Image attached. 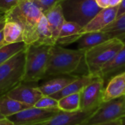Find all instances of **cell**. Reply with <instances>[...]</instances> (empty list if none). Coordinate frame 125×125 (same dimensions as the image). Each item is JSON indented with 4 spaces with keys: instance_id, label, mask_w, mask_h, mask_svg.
<instances>
[{
    "instance_id": "obj_1",
    "label": "cell",
    "mask_w": 125,
    "mask_h": 125,
    "mask_svg": "<svg viewBox=\"0 0 125 125\" xmlns=\"http://www.w3.org/2000/svg\"><path fill=\"white\" fill-rule=\"evenodd\" d=\"M42 15L34 0H21L15 7L4 16L5 20L15 21L21 26L23 42L26 45H29L36 42L37 26Z\"/></svg>"
},
{
    "instance_id": "obj_2",
    "label": "cell",
    "mask_w": 125,
    "mask_h": 125,
    "mask_svg": "<svg viewBox=\"0 0 125 125\" xmlns=\"http://www.w3.org/2000/svg\"><path fill=\"white\" fill-rule=\"evenodd\" d=\"M84 51L68 49L59 45L51 46L45 78L73 74L83 59Z\"/></svg>"
},
{
    "instance_id": "obj_3",
    "label": "cell",
    "mask_w": 125,
    "mask_h": 125,
    "mask_svg": "<svg viewBox=\"0 0 125 125\" xmlns=\"http://www.w3.org/2000/svg\"><path fill=\"white\" fill-rule=\"evenodd\" d=\"M124 42L118 38L111 39L84 52L83 61L88 74L99 76L102 68L123 48Z\"/></svg>"
},
{
    "instance_id": "obj_4",
    "label": "cell",
    "mask_w": 125,
    "mask_h": 125,
    "mask_svg": "<svg viewBox=\"0 0 125 125\" xmlns=\"http://www.w3.org/2000/svg\"><path fill=\"white\" fill-rule=\"evenodd\" d=\"M51 46L35 44L27 45L22 82L37 83L39 81L44 79Z\"/></svg>"
},
{
    "instance_id": "obj_5",
    "label": "cell",
    "mask_w": 125,
    "mask_h": 125,
    "mask_svg": "<svg viewBox=\"0 0 125 125\" xmlns=\"http://www.w3.org/2000/svg\"><path fill=\"white\" fill-rule=\"evenodd\" d=\"M26 49L20 51L0 65V97L6 95L23 81Z\"/></svg>"
},
{
    "instance_id": "obj_6",
    "label": "cell",
    "mask_w": 125,
    "mask_h": 125,
    "mask_svg": "<svg viewBox=\"0 0 125 125\" xmlns=\"http://www.w3.org/2000/svg\"><path fill=\"white\" fill-rule=\"evenodd\" d=\"M64 19L84 27L102 9L95 0H63L60 2Z\"/></svg>"
},
{
    "instance_id": "obj_7",
    "label": "cell",
    "mask_w": 125,
    "mask_h": 125,
    "mask_svg": "<svg viewBox=\"0 0 125 125\" xmlns=\"http://www.w3.org/2000/svg\"><path fill=\"white\" fill-rule=\"evenodd\" d=\"M125 116V96L103 103L81 125H95L120 119Z\"/></svg>"
},
{
    "instance_id": "obj_8",
    "label": "cell",
    "mask_w": 125,
    "mask_h": 125,
    "mask_svg": "<svg viewBox=\"0 0 125 125\" xmlns=\"http://www.w3.org/2000/svg\"><path fill=\"white\" fill-rule=\"evenodd\" d=\"M60 111L59 108L43 109L30 107L7 119L14 125H37L49 120Z\"/></svg>"
},
{
    "instance_id": "obj_9",
    "label": "cell",
    "mask_w": 125,
    "mask_h": 125,
    "mask_svg": "<svg viewBox=\"0 0 125 125\" xmlns=\"http://www.w3.org/2000/svg\"><path fill=\"white\" fill-rule=\"evenodd\" d=\"M105 83L100 76L95 78L80 92V110L89 111L98 108L103 103Z\"/></svg>"
},
{
    "instance_id": "obj_10",
    "label": "cell",
    "mask_w": 125,
    "mask_h": 125,
    "mask_svg": "<svg viewBox=\"0 0 125 125\" xmlns=\"http://www.w3.org/2000/svg\"><path fill=\"white\" fill-rule=\"evenodd\" d=\"M7 95L31 107H33L43 96L39 86L34 82H21L10 91Z\"/></svg>"
},
{
    "instance_id": "obj_11",
    "label": "cell",
    "mask_w": 125,
    "mask_h": 125,
    "mask_svg": "<svg viewBox=\"0 0 125 125\" xmlns=\"http://www.w3.org/2000/svg\"><path fill=\"white\" fill-rule=\"evenodd\" d=\"M97 109L78 111L75 112L60 111L49 120L37 125H81Z\"/></svg>"
},
{
    "instance_id": "obj_12",
    "label": "cell",
    "mask_w": 125,
    "mask_h": 125,
    "mask_svg": "<svg viewBox=\"0 0 125 125\" xmlns=\"http://www.w3.org/2000/svg\"><path fill=\"white\" fill-rule=\"evenodd\" d=\"M118 8L119 7L102 9L84 27H83L81 34H83L88 32L102 31L117 18Z\"/></svg>"
},
{
    "instance_id": "obj_13",
    "label": "cell",
    "mask_w": 125,
    "mask_h": 125,
    "mask_svg": "<svg viewBox=\"0 0 125 125\" xmlns=\"http://www.w3.org/2000/svg\"><path fill=\"white\" fill-rule=\"evenodd\" d=\"M52 78L48 79L39 86L43 96H51L61 90L65 86L75 80L78 76L70 75H61L51 76Z\"/></svg>"
},
{
    "instance_id": "obj_14",
    "label": "cell",
    "mask_w": 125,
    "mask_h": 125,
    "mask_svg": "<svg viewBox=\"0 0 125 125\" xmlns=\"http://www.w3.org/2000/svg\"><path fill=\"white\" fill-rule=\"evenodd\" d=\"M125 96V71L112 77L105 87L103 103Z\"/></svg>"
},
{
    "instance_id": "obj_15",
    "label": "cell",
    "mask_w": 125,
    "mask_h": 125,
    "mask_svg": "<svg viewBox=\"0 0 125 125\" xmlns=\"http://www.w3.org/2000/svg\"><path fill=\"white\" fill-rule=\"evenodd\" d=\"M125 71V42L123 48L118 53L108 62L100 70L99 76L103 78L104 83L108 81L114 75Z\"/></svg>"
},
{
    "instance_id": "obj_16",
    "label": "cell",
    "mask_w": 125,
    "mask_h": 125,
    "mask_svg": "<svg viewBox=\"0 0 125 125\" xmlns=\"http://www.w3.org/2000/svg\"><path fill=\"white\" fill-rule=\"evenodd\" d=\"M83 27L76 23L64 21L59 32L56 44L59 45H66L75 42L81 37V31Z\"/></svg>"
},
{
    "instance_id": "obj_17",
    "label": "cell",
    "mask_w": 125,
    "mask_h": 125,
    "mask_svg": "<svg viewBox=\"0 0 125 125\" xmlns=\"http://www.w3.org/2000/svg\"><path fill=\"white\" fill-rule=\"evenodd\" d=\"M112 39L107 33L100 31L83 34L77 41V49L86 51Z\"/></svg>"
},
{
    "instance_id": "obj_18",
    "label": "cell",
    "mask_w": 125,
    "mask_h": 125,
    "mask_svg": "<svg viewBox=\"0 0 125 125\" xmlns=\"http://www.w3.org/2000/svg\"><path fill=\"white\" fill-rule=\"evenodd\" d=\"M95 77L96 76H93L88 73L82 76H78L75 80H74L73 82H71L70 84L65 86L62 90L50 97H53L56 100H59L66 96L76 93H80L86 86L90 83L95 78Z\"/></svg>"
},
{
    "instance_id": "obj_19",
    "label": "cell",
    "mask_w": 125,
    "mask_h": 125,
    "mask_svg": "<svg viewBox=\"0 0 125 125\" xmlns=\"http://www.w3.org/2000/svg\"><path fill=\"white\" fill-rule=\"evenodd\" d=\"M43 15L45 16L48 22V24H49V26L52 33V37L56 44V40L59 37L62 26L65 21L62 8L60 3L56 4L55 7H53L52 9L46 12Z\"/></svg>"
},
{
    "instance_id": "obj_20",
    "label": "cell",
    "mask_w": 125,
    "mask_h": 125,
    "mask_svg": "<svg viewBox=\"0 0 125 125\" xmlns=\"http://www.w3.org/2000/svg\"><path fill=\"white\" fill-rule=\"evenodd\" d=\"M31 106L9 97L7 94L0 97V113L5 118L15 115Z\"/></svg>"
},
{
    "instance_id": "obj_21",
    "label": "cell",
    "mask_w": 125,
    "mask_h": 125,
    "mask_svg": "<svg viewBox=\"0 0 125 125\" xmlns=\"http://www.w3.org/2000/svg\"><path fill=\"white\" fill-rule=\"evenodd\" d=\"M3 34L5 45L23 42V29L21 26L15 21L5 20Z\"/></svg>"
},
{
    "instance_id": "obj_22",
    "label": "cell",
    "mask_w": 125,
    "mask_h": 125,
    "mask_svg": "<svg viewBox=\"0 0 125 125\" xmlns=\"http://www.w3.org/2000/svg\"><path fill=\"white\" fill-rule=\"evenodd\" d=\"M34 44L48 45H55L48 22L44 15H42L37 24L36 30V42Z\"/></svg>"
},
{
    "instance_id": "obj_23",
    "label": "cell",
    "mask_w": 125,
    "mask_h": 125,
    "mask_svg": "<svg viewBox=\"0 0 125 125\" xmlns=\"http://www.w3.org/2000/svg\"><path fill=\"white\" fill-rule=\"evenodd\" d=\"M102 31L107 33L112 39L118 38L125 42V13L116 18L112 23L105 27Z\"/></svg>"
},
{
    "instance_id": "obj_24",
    "label": "cell",
    "mask_w": 125,
    "mask_h": 125,
    "mask_svg": "<svg viewBox=\"0 0 125 125\" xmlns=\"http://www.w3.org/2000/svg\"><path fill=\"white\" fill-rule=\"evenodd\" d=\"M58 108L64 112L80 111V93L70 94L59 100Z\"/></svg>"
},
{
    "instance_id": "obj_25",
    "label": "cell",
    "mask_w": 125,
    "mask_h": 125,
    "mask_svg": "<svg viewBox=\"0 0 125 125\" xmlns=\"http://www.w3.org/2000/svg\"><path fill=\"white\" fill-rule=\"evenodd\" d=\"M27 45L24 42L7 44L0 48V65L11 59L20 51L25 50Z\"/></svg>"
},
{
    "instance_id": "obj_26",
    "label": "cell",
    "mask_w": 125,
    "mask_h": 125,
    "mask_svg": "<svg viewBox=\"0 0 125 125\" xmlns=\"http://www.w3.org/2000/svg\"><path fill=\"white\" fill-rule=\"evenodd\" d=\"M33 107L43 109L58 108V100L50 96H42Z\"/></svg>"
},
{
    "instance_id": "obj_27",
    "label": "cell",
    "mask_w": 125,
    "mask_h": 125,
    "mask_svg": "<svg viewBox=\"0 0 125 125\" xmlns=\"http://www.w3.org/2000/svg\"><path fill=\"white\" fill-rule=\"evenodd\" d=\"M37 6L41 10L42 12L44 14L56 4H59L62 0H34Z\"/></svg>"
},
{
    "instance_id": "obj_28",
    "label": "cell",
    "mask_w": 125,
    "mask_h": 125,
    "mask_svg": "<svg viewBox=\"0 0 125 125\" xmlns=\"http://www.w3.org/2000/svg\"><path fill=\"white\" fill-rule=\"evenodd\" d=\"M21 0H0V13L6 14L15 7Z\"/></svg>"
},
{
    "instance_id": "obj_29",
    "label": "cell",
    "mask_w": 125,
    "mask_h": 125,
    "mask_svg": "<svg viewBox=\"0 0 125 125\" xmlns=\"http://www.w3.org/2000/svg\"><path fill=\"white\" fill-rule=\"evenodd\" d=\"M4 23H5V18L3 15L0 18V48L5 45L4 41V34H3V29H4Z\"/></svg>"
},
{
    "instance_id": "obj_30",
    "label": "cell",
    "mask_w": 125,
    "mask_h": 125,
    "mask_svg": "<svg viewBox=\"0 0 125 125\" xmlns=\"http://www.w3.org/2000/svg\"><path fill=\"white\" fill-rule=\"evenodd\" d=\"M97 5L101 9L109 7V0H95Z\"/></svg>"
},
{
    "instance_id": "obj_31",
    "label": "cell",
    "mask_w": 125,
    "mask_h": 125,
    "mask_svg": "<svg viewBox=\"0 0 125 125\" xmlns=\"http://www.w3.org/2000/svg\"><path fill=\"white\" fill-rule=\"evenodd\" d=\"M125 13V0H122V3L119 6L117 12V18Z\"/></svg>"
},
{
    "instance_id": "obj_32",
    "label": "cell",
    "mask_w": 125,
    "mask_h": 125,
    "mask_svg": "<svg viewBox=\"0 0 125 125\" xmlns=\"http://www.w3.org/2000/svg\"><path fill=\"white\" fill-rule=\"evenodd\" d=\"M122 0H109V7H119Z\"/></svg>"
},
{
    "instance_id": "obj_33",
    "label": "cell",
    "mask_w": 125,
    "mask_h": 125,
    "mask_svg": "<svg viewBox=\"0 0 125 125\" xmlns=\"http://www.w3.org/2000/svg\"><path fill=\"white\" fill-rule=\"evenodd\" d=\"M122 125V122L120 119H117L115 121H112V122H105V123H102V124H98V125Z\"/></svg>"
},
{
    "instance_id": "obj_34",
    "label": "cell",
    "mask_w": 125,
    "mask_h": 125,
    "mask_svg": "<svg viewBox=\"0 0 125 125\" xmlns=\"http://www.w3.org/2000/svg\"><path fill=\"white\" fill-rule=\"evenodd\" d=\"M0 125H14V124L8 119L4 118L3 119H0Z\"/></svg>"
},
{
    "instance_id": "obj_35",
    "label": "cell",
    "mask_w": 125,
    "mask_h": 125,
    "mask_svg": "<svg viewBox=\"0 0 125 125\" xmlns=\"http://www.w3.org/2000/svg\"><path fill=\"white\" fill-rule=\"evenodd\" d=\"M120 120H121V122H122V125H125V116H123V117H122V118L120 119Z\"/></svg>"
},
{
    "instance_id": "obj_36",
    "label": "cell",
    "mask_w": 125,
    "mask_h": 125,
    "mask_svg": "<svg viewBox=\"0 0 125 125\" xmlns=\"http://www.w3.org/2000/svg\"><path fill=\"white\" fill-rule=\"evenodd\" d=\"M5 117L4 116H3L1 114V113H0V119H4Z\"/></svg>"
},
{
    "instance_id": "obj_37",
    "label": "cell",
    "mask_w": 125,
    "mask_h": 125,
    "mask_svg": "<svg viewBox=\"0 0 125 125\" xmlns=\"http://www.w3.org/2000/svg\"><path fill=\"white\" fill-rule=\"evenodd\" d=\"M62 1H63V0H62Z\"/></svg>"
}]
</instances>
